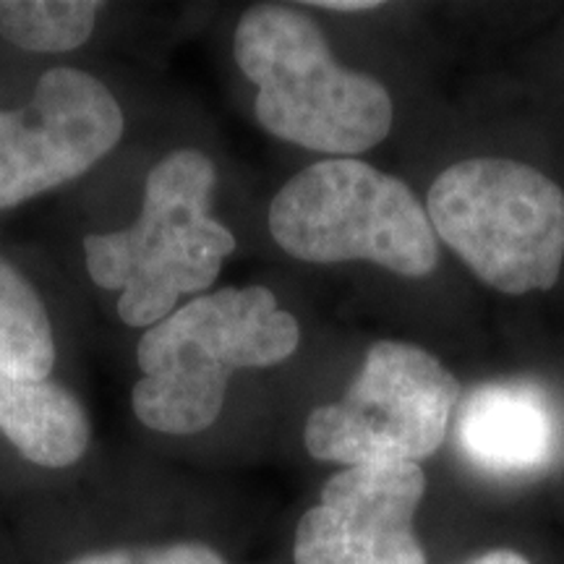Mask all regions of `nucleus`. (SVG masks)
Returning <instances> with one entry per match:
<instances>
[{
  "mask_svg": "<svg viewBox=\"0 0 564 564\" xmlns=\"http://www.w3.org/2000/svg\"><path fill=\"white\" fill-rule=\"evenodd\" d=\"M299 343V319L280 308L270 288L196 295L139 337L133 415L165 436L207 432L220 419L232 373L282 364Z\"/></svg>",
  "mask_w": 564,
  "mask_h": 564,
  "instance_id": "f257e3e1",
  "label": "nucleus"
},
{
  "mask_svg": "<svg viewBox=\"0 0 564 564\" xmlns=\"http://www.w3.org/2000/svg\"><path fill=\"white\" fill-rule=\"evenodd\" d=\"M560 421L544 387L494 382L468 394L457 421V442L465 457L494 476H533L556 453Z\"/></svg>",
  "mask_w": 564,
  "mask_h": 564,
  "instance_id": "1a4fd4ad",
  "label": "nucleus"
},
{
  "mask_svg": "<svg viewBox=\"0 0 564 564\" xmlns=\"http://www.w3.org/2000/svg\"><path fill=\"white\" fill-rule=\"evenodd\" d=\"M426 215L436 238L494 291H549L560 278L564 192L525 162H455L429 188Z\"/></svg>",
  "mask_w": 564,
  "mask_h": 564,
  "instance_id": "39448f33",
  "label": "nucleus"
},
{
  "mask_svg": "<svg viewBox=\"0 0 564 564\" xmlns=\"http://www.w3.org/2000/svg\"><path fill=\"white\" fill-rule=\"evenodd\" d=\"M66 564H228L220 552L202 541H165V544H131L97 549L74 556Z\"/></svg>",
  "mask_w": 564,
  "mask_h": 564,
  "instance_id": "ddd939ff",
  "label": "nucleus"
},
{
  "mask_svg": "<svg viewBox=\"0 0 564 564\" xmlns=\"http://www.w3.org/2000/svg\"><path fill=\"white\" fill-rule=\"evenodd\" d=\"M465 564H531L523 554L510 552V549H494V552L478 554L474 560H468Z\"/></svg>",
  "mask_w": 564,
  "mask_h": 564,
  "instance_id": "2eb2a0df",
  "label": "nucleus"
},
{
  "mask_svg": "<svg viewBox=\"0 0 564 564\" xmlns=\"http://www.w3.org/2000/svg\"><path fill=\"white\" fill-rule=\"evenodd\" d=\"M0 434L24 460L63 470L87 455L91 421L79 394L66 384L0 373Z\"/></svg>",
  "mask_w": 564,
  "mask_h": 564,
  "instance_id": "9d476101",
  "label": "nucleus"
},
{
  "mask_svg": "<svg viewBox=\"0 0 564 564\" xmlns=\"http://www.w3.org/2000/svg\"><path fill=\"white\" fill-rule=\"evenodd\" d=\"M58 343L51 312L34 282L0 257V373L19 379H51Z\"/></svg>",
  "mask_w": 564,
  "mask_h": 564,
  "instance_id": "9b49d317",
  "label": "nucleus"
},
{
  "mask_svg": "<svg viewBox=\"0 0 564 564\" xmlns=\"http://www.w3.org/2000/svg\"><path fill=\"white\" fill-rule=\"evenodd\" d=\"M272 241L308 264L369 262L426 278L440 262L426 207L403 181L356 158L295 173L270 204Z\"/></svg>",
  "mask_w": 564,
  "mask_h": 564,
  "instance_id": "20e7f679",
  "label": "nucleus"
},
{
  "mask_svg": "<svg viewBox=\"0 0 564 564\" xmlns=\"http://www.w3.org/2000/svg\"><path fill=\"white\" fill-rule=\"evenodd\" d=\"M460 384L429 350L373 343L348 392L314 408L303 429L308 455L322 463H415L447 434Z\"/></svg>",
  "mask_w": 564,
  "mask_h": 564,
  "instance_id": "423d86ee",
  "label": "nucleus"
},
{
  "mask_svg": "<svg viewBox=\"0 0 564 564\" xmlns=\"http://www.w3.org/2000/svg\"><path fill=\"white\" fill-rule=\"evenodd\" d=\"M312 6L314 9H327V11H340V13L379 9V3H373V0H319V3H312Z\"/></svg>",
  "mask_w": 564,
  "mask_h": 564,
  "instance_id": "4468645a",
  "label": "nucleus"
},
{
  "mask_svg": "<svg viewBox=\"0 0 564 564\" xmlns=\"http://www.w3.org/2000/svg\"><path fill=\"white\" fill-rule=\"evenodd\" d=\"M97 0H0V37L26 53H70L95 34Z\"/></svg>",
  "mask_w": 564,
  "mask_h": 564,
  "instance_id": "f8f14e48",
  "label": "nucleus"
},
{
  "mask_svg": "<svg viewBox=\"0 0 564 564\" xmlns=\"http://www.w3.org/2000/svg\"><path fill=\"white\" fill-rule=\"evenodd\" d=\"M215 186L209 154L181 147L147 173L137 220L84 236L87 274L97 288L118 293L123 324L150 329L220 278L236 236L209 212Z\"/></svg>",
  "mask_w": 564,
  "mask_h": 564,
  "instance_id": "f03ea898",
  "label": "nucleus"
},
{
  "mask_svg": "<svg viewBox=\"0 0 564 564\" xmlns=\"http://www.w3.org/2000/svg\"><path fill=\"white\" fill-rule=\"evenodd\" d=\"M232 58L257 87L267 133L303 150L352 158L384 141L392 97L382 82L337 63L322 26L295 6H253L232 34Z\"/></svg>",
  "mask_w": 564,
  "mask_h": 564,
  "instance_id": "7ed1b4c3",
  "label": "nucleus"
},
{
  "mask_svg": "<svg viewBox=\"0 0 564 564\" xmlns=\"http://www.w3.org/2000/svg\"><path fill=\"white\" fill-rule=\"evenodd\" d=\"M123 133L108 84L74 66L47 68L24 108H0V212L87 175Z\"/></svg>",
  "mask_w": 564,
  "mask_h": 564,
  "instance_id": "0eeeda50",
  "label": "nucleus"
},
{
  "mask_svg": "<svg viewBox=\"0 0 564 564\" xmlns=\"http://www.w3.org/2000/svg\"><path fill=\"white\" fill-rule=\"evenodd\" d=\"M423 491L415 463L340 470L295 528V564H426L413 533Z\"/></svg>",
  "mask_w": 564,
  "mask_h": 564,
  "instance_id": "6e6552de",
  "label": "nucleus"
}]
</instances>
